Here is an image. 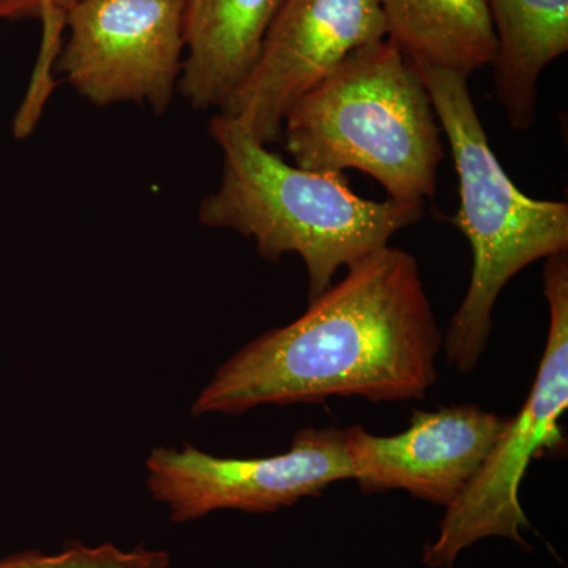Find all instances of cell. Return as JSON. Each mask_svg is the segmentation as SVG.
I'll return each instance as SVG.
<instances>
[{"label":"cell","instance_id":"6da1fadb","mask_svg":"<svg viewBox=\"0 0 568 568\" xmlns=\"http://www.w3.org/2000/svg\"><path fill=\"white\" fill-rule=\"evenodd\" d=\"M443 345L416 257L383 246L349 265L294 323L231 355L194 399L192 416H242L335 396L422 399L437 381Z\"/></svg>","mask_w":568,"mask_h":568},{"label":"cell","instance_id":"7a4b0ae2","mask_svg":"<svg viewBox=\"0 0 568 568\" xmlns=\"http://www.w3.org/2000/svg\"><path fill=\"white\" fill-rule=\"evenodd\" d=\"M209 132L223 153V171L219 189L201 203L200 222L244 235L272 263L298 254L308 276V302L334 284L339 268L387 246L425 216V204L358 196L346 173L284 162L220 112Z\"/></svg>","mask_w":568,"mask_h":568},{"label":"cell","instance_id":"3957f363","mask_svg":"<svg viewBox=\"0 0 568 568\" xmlns=\"http://www.w3.org/2000/svg\"><path fill=\"white\" fill-rule=\"evenodd\" d=\"M282 140L295 166L362 171L398 203L435 196L446 159L428 89L387 39L354 51L306 92L284 118Z\"/></svg>","mask_w":568,"mask_h":568},{"label":"cell","instance_id":"277c9868","mask_svg":"<svg viewBox=\"0 0 568 568\" xmlns=\"http://www.w3.org/2000/svg\"><path fill=\"white\" fill-rule=\"evenodd\" d=\"M414 67L454 156L459 207L450 222L473 250L469 286L443 345L447 361L470 373L487 349L493 310L507 283L530 264L567 252L568 204L534 200L511 182L489 145L466 77Z\"/></svg>","mask_w":568,"mask_h":568},{"label":"cell","instance_id":"5b68a950","mask_svg":"<svg viewBox=\"0 0 568 568\" xmlns=\"http://www.w3.org/2000/svg\"><path fill=\"white\" fill-rule=\"evenodd\" d=\"M544 291L549 328L544 358L528 399L508 418L488 458L463 495L447 507L439 536L426 545L424 564L454 568L477 541L503 537L529 548L523 529L530 523L519 503V487L532 459L562 443L559 422L568 407V256L545 260Z\"/></svg>","mask_w":568,"mask_h":568},{"label":"cell","instance_id":"8992f818","mask_svg":"<svg viewBox=\"0 0 568 568\" xmlns=\"http://www.w3.org/2000/svg\"><path fill=\"white\" fill-rule=\"evenodd\" d=\"M149 493L170 508L173 523L216 510L268 514L317 496L335 481L353 480L345 432L304 428L290 450L274 457L223 458L185 444L153 448L145 462Z\"/></svg>","mask_w":568,"mask_h":568},{"label":"cell","instance_id":"52a82bcc","mask_svg":"<svg viewBox=\"0 0 568 568\" xmlns=\"http://www.w3.org/2000/svg\"><path fill=\"white\" fill-rule=\"evenodd\" d=\"M185 0H77L59 67L99 106L133 102L163 112L182 73Z\"/></svg>","mask_w":568,"mask_h":568},{"label":"cell","instance_id":"ba28073f","mask_svg":"<svg viewBox=\"0 0 568 568\" xmlns=\"http://www.w3.org/2000/svg\"><path fill=\"white\" fill-rule=\"evenodd\" d=\"M387 39L377 0H284L244 82L220 114L265 145L282 140L284 118L347 55Z\"/></svg>","mask_w":568,"mask_h":568},{"label":"cell","instance_id":"9c48e42d","mask_svg":"<svg viewBox=\"0 0 568 568\" xmlns=\"http://www.w3.org/2000/svg\"><path fill=\"white\" fill-rule=\"evenodd\" d=\"M507 420L476 405H462L417 410L409 428L395 436L351 426L343 432L353 480L365 495L405 489L426 503L450 507L476 477Z\"/></svg>","mask_w":568,"mask_h":568},{"label":"cell","instance_id":"30bf717a","mask_svg":"<svg viewBox=\"0 0 568 568\" xmlns=\"http://www.w3.org/2000/svg\"><path fill=\"white\" fill-rule=\"evenodd\" d=\"M284 0H185L178 91L194 110L222 108L253 69Z\"/></svg>","mask_w":568,"mask_h":568},{"label":"cell","instance_id":"8fae6325","mask_svg":"<svg viewBox=\"0 0 568 568\" xmlns=\"http://www.w3.org/2000/svg\"><path fill=\"white\" fill-rule=\"evenodd\" d=\"M496 37L495 93L515 130L536 122L538 80L568 51V0H487Z\"/></svg>","mask_w":568,"mask_h":568},{"label":"cell","instance_id":"7c38bea8","mask_svg":"<svg viewBox=\"0 0 568 568\" xmlns=\"http://www.w3.org/2000/svg\"><path fill=\"white\" fill-rule=\"evenodd\" d=\"M387 40L416 65L469 78L493 65L496 37L487 0H377Z\"/></svg>","mask_w":568,"mask_h":568},{"label":"cell","instance_id":"4fadbf2b","mask_svg":"<svg viewBox=\"0 0 568 568\" xmlns=\"http://www.w3.org/2000/svg\"><path fill=\"white\" fill-rule=\"evenodd\" d=\"M170 552L138 545L122 549L114 544L89 547L82 541H69L58 555L24 551L0 559V568H170Z\"/></svg>","mask_w":568,"mask_h":568},{"label":"cell","instance_id":"5bb4252c","mask_svg":"<svg viewBox=\"0 0 568 568\" xmlns=\"http://www.w3.org/2000/svg\"><path fill=\"white\" fill-rule=\"evenodd\" d=\"M51 11L65 13L58 0H0V20L24 17L43 18Z\"/></svg>","mask_w":568,"mask_h":568},{"label":"cell","instance_id":"9a60e30c","mask_svg":"<svg viewBox=\"0 0 568 568\" xmlns=\"http://www.w3.org/2000/svg\"><path fill=\"white\" fill-rule=\"evenodd\" d=\"M59 2V6L62 7V10L65 11H69L70 7L73 6L74 2H77V0H58Z\"/></svg>","mask_w":568,"mask_h":568}]
</instances>
